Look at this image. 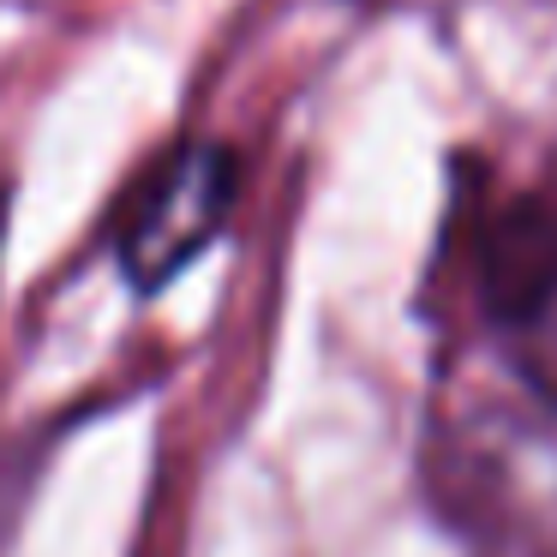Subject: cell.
Returning <instances> with one entry per match:
<instances>
[{
  "mask_svg": "<svg viewBox=\"0 0 557 557\" xmlns=\"http://www.w3.org/2000/svg\"><path fill=\"white\" fill-rule=\"evenodd\" d=\"M234 210V150L174 145L145 181L133 186L114 228L121 276L138 294H157L222 234Z\"/></svg>",
  "mask_w": 557,
  "mask_h": 557,
  "instance_id": "1",
  "label": "cell"
},
{
  "mask_svg": "<svg viewBox=\"0 0 557 557\" xmlns=\"http://www.w3.org/2000/svg\"><path fill=\"white\" fill-rule=\"evenodd\" d=\"M504 330L516 342V360L528 366V377L557 396V240H545L533 252L509 258V276H504Z\"/></svg>",
  "mask_w": 557,
  "mask_h": 557,
  "instance_id": "2",
  "label": "cell"
},
{
  "mask_svg": "<svg viewBox=\"0 0 557 557\" xmlns=\"http://www.w3.org/2000/svg\"><path fill=\"white\" fill-rule=\"evenodd\" d=\"M7 222H13V193L0 186V258H7Z\"/></svg>",
  "mask_w": 557,
  "mask_h": 557,
  "instance_id": "3",
  "label": "cell"
}]
</instances>
